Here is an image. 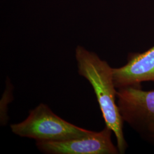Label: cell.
Returning <instances> with one entry per match:
<instances>
[{
	"mask_svg": "<svg viewBox=\"0 0 154 154\" xmlns=\"http://www.w3.org/2000/svg\"><path fill=\"white\" fill-rule=\"evenodd\" d=\"M75 58L79 74L92 86L106 126L115 134L119 154H125L128 145L123 131L124 122L117 105V89L114 82L113 68L97 54L80 46H77L75 50Z\"/></svg>",
	"mask_w": 154,
	"mask_h": 154,
	"instance_id": "cell-1",
	"label": "cell"
},
{
	"mask_svg": "<svg viewBox=\"0 0 154 154\" xmlns=\"http://www.w3.org/2000/svg\"><path fill=\"white\" fill-rule=\"evenodd\" d=\"M117 105L123 122L154 146V90L127 87L117 90Z\"/></svg>",
	"mask_w": 154,
	"mask_h": 154,
	"instance_id": "cell-3",
	"label": "cell"
},
{
	"mask_svg": "<svg viewBox=\"0 0 154 154\" xmlns=\"http://www.w3.org/2000/svg\"><path fill=\"white\" fill-rule=\"evenodd\" d=\"M11 128L17 135L36 142L65 141L87 137L94 132L65 121L43 103L31 110L25 121L11 125Z\"/></svg>",
	"mask_w": 154,
	"mask_h": 154,
	"instance_id": "cell-2",
	"label": "cell"
},
{
	"mask_svg": "<svg viewBox=\"0 0 154 154\" xmlns=\"http://www.w3.org/2000/svg\"><path fill=\"white\" fill-rule=\"evenodd\" d=\"M113 79L116 88H142L144 82H154V46L143 53H131L127 63L119 68H113Z\"/></svg>",
	"mask_w": 154,
	"mask_h": 154,
	"instance_id": "cell-5",
	"label": "cell"
},
{
	"mask_svg": "<svg viewBox=\"0 0 154 154\" xmlns=\"http://www.w3.org/2000/svg\"><path fill=\"white\" fill-rule=\"evenodd\" d=\"M112 131L108 127L100 132L60 142H37L39 151L48 154H118L111 140Z\"/></svg>",
	"mask_w": 154,
	"mask_h": 154,
	"instance_id": "cell-4",
	"label": "cell"
}]
</instances>
